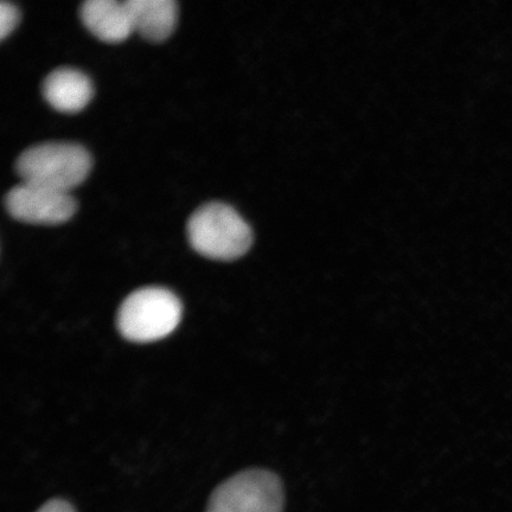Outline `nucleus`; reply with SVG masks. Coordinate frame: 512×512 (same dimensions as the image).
Segmentation results:
<instances>
[{"label":"nucleus","mask_w":512,"mask_h":512,"mask_svg":"<svg viewBox=\"0 0 512 512\" xmlns=\"http://www.w3.org/2000/svg\"><path fill=\"white\" fill-rule=\"evenodd\" d=\"M190 246L208 259L233 261L253 245L249 224L233 207L221 202L203 204L187 223Z\"/></svg>","instance_id":"obj_1"},{"label":"nucleus","mask_w":512,"mask_h":512,"mask_svg":"<svg viewBox=\"0 0 512 512\" xmlns=\"http://www.w3.org/2000/svg\"><path fill=\"white\" fill-rule=\"evenodd\" d=\"M15 169L22 182L70 192L87 178L92 157L79 144L48 142L24 150Z\"/></svg>","instance_id":"obj_2"},{"label":"nucleus","mask_w":512,"mask_h":512,"mask_svg":"<svg viewBox=\"0 0 512 512\" xmlns=\"http://www.w3.org/2000/svg\"><path fill=\"white\" fill-rule=\"evenodd\" d=\"M181 300L163 287H144L121 304L117 325L127 341L150 343L172 334L182 319Z\"/></svg>","instance_id":"obj_3"},{"label":"nucleus","mask_w":512,"mask_h":512,"mask_svg":"<svg viewBox=\"0 0 512 512\" xmlns=\"http://www.w3.org/2000/svg\"><path fill=\"white\" fill-rule=\"evenodd\" d=\"M283 483L273 472L252 469L217 486L206 512H283Z\"/></svg>","instance_id":"obj_4"},{"label":"nucleus","mask_w":512,"mask_h":512,"mask_svg":"<svg viewBox=\"0 0 512 512\" xmlns=\"http://www.w3.org/2000/svg\"><path fill=\"white\" fill-rule=\"evenodd\" d=\"M4 206L17 221L54 226L72 219L78 204L70 192L21 182L5 195Z\"/></svg>","instance_id":"obj_5"},{"label":"nucleus","mask_w":512,"mask_h":512,"mask_svg":"<svg viewBox=\"0 0 512 512\" xmlns=\"http://www.w3.org/2000/svg\"><path fill=\"white\" fill-rule=\"evenodd\" d=\"M93 83L81 70L61 67L42 82L44 100L61 113H78L93 98Z\"/></svg>","instance_id":"obj_6"},{"label":"nucleus","mask_w":512,"mask_h":512,"mask_svg":"<svg viewBox=\"0 0 512 512\" xmlns=\"http://www.w3.org/2000/svg\"><path fill=\"white\" fill-rule=\"evenodd\" d=\"M80 17L95 37L107 43L123 42L133 32L127 6L118 0H86Z\"/></svg>","instance_id":"obj_7"},{"label":"nucleus","mask_w":512,"mask_h":512,"mask_svg":"<svg viewBox=\"0 0 512 512\" xmlns=\"http://www.w3.org/2000/svg\"><path fill=\"white\" fill-rule=\"evenodd\" d=\"M133 31L150 42H163L174 32L178 18L175 0H125Z\"/></svg>","instance_id":"obj_8"},{"label":"nucleus","mask_w":512,"mask_h":512,"mask_svg":"<svg viewBox=\"0 0 512 512\" xmlns=\"http://www.w3.org/2000/svg\"><path fill=\"white\" fill-rule=\"evenodd\" d=\"M19 22V11L17 6L9 2L0 3V38L11 34Z\"/></svg>","instance_id":"obj_9"},{"label":"nucleus","mask_w":512,"mask_h":512,"mask_svg":"<svg viewBox=\"0 0 512 512\" xmlns=\"http://www.w3.org/2000/svg\"><path fill=\"white\" fill-rule=\"evenodd\" d=\"M37 512H76L73 505L63 499H51Z\"/></svg>","instance_id":"obj_10"}]
</instances>
